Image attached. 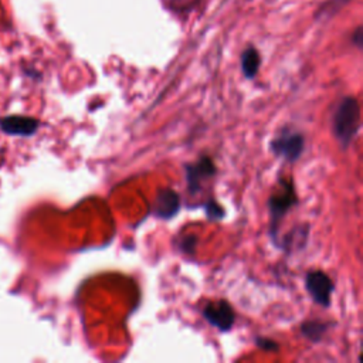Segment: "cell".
Masks as SVG:
<instances>
[{"instance_id":"52a82bcc","label":"cell","mask_w":363,"mask_h":363,"mask_svg":"<svg viewBox=\"0 0 363 363\" xmlns=\"http://www.w3.org/2000/svg\"><path fill=\"white\" fill-rule=\"evenodd\" d=\"M40 123L36 118L23 116V115H11L0 119V130L8 135L18 137H30L36 134Z\"/></svg>"},{"instance_id":"9c48e42d","label":"cell","mask_w":363,"mask_h":363,"mask_svg":"<svg viewBox=\"0 0 363 363\" xmlns=\"http://www.w3.org/2000/svg\"><path fill=\"white\" fill-rule=\"evenodd\" d=\"M260 54L254 47H249L245 50V53L241 54V70L247 78H254L259 73L260 68Z\"/></svg>"},{"instance_id":"277c9868","label":"cell","mask_w":363,"mask_h":363,"mask_svg":"<svg viewBox=\"0 0 363 363\" xmlns=\"http://www.w3.org/2000/svg\"><path fill=\"white\" fill-rule=\"evenodd\" d=\"M305 285L308 293L311 294L312 300L328 308L331 305V297L333 293V283L332 280L322 271H311L307 274Z\"/></svg>"},{"instance_id":"ba28073f","label":"cell","mask_w":363,"mask_h":363,"mask_svg":"<svg viewBox=\"0 0 363 363\" xmlns=\"http://www.w3.org/2000/svg\"><path fill=\"white\" fill-rule=\"evenodd\" d=\"M180 210V199L175 190L164 189L158 193L154 206V214L159 219H172Z\"/></svg>"},{"instance_id":"3957f363","label":"cell","mask_w":363,"mask_h":363,"mask_svg":"<svg viewBox=\"0 0 363 363\" xmlns=\"http://www.w3.org/2000/svg\"><path fill=\"white\" fill-rule=\"evenodd\" d=\"M304 148H305L304 135L290 128H284L281 134L271 142V151L277 156H281L290 162H295L304 152Z\"/></svg>"},{"instance_id":"4fadbf2b","label":"cell","mask_w":363,"mask_h":363,"mask_svg":"<svg viewBox=\"0 0 363 363\" xmlns=\"http://www.w3.org/2000/svg\"><path fill=\"white\" fill-rule=\"evenodd\" d=\"M256 343L259 347L267 352H277L280 349V346L273 339H267V338H257Z\"/></svg>"},{"instance_id":"5bb4252c","label":"cell","mask_w":363,"mask_h":363,"mask_svg":"<svg viewBox=\"0 0 363 363\" xmlns=\"http://www.w3.org/2000/svg\"><path fill=\"white\" fill-rule=\"evenodd\" d=\"M353 40H355V43L360 47L362 46V29L359 27L357 30H356V33H355V37H353Z\"/></svg>"},{"instance_id":"7c38bea8","label":"cell","mask_w":363,"mask_h":363,"mask_svg":"<svg viewBox=\"0 0 363 363\" xmlns=\"http://www.w3.org/2000/svg\"><path fill=\"white\" fill-rule=\"evenodd\" d=\"M196 243H197V238L195 235H187L180 241V250L185 253L193 254V252L196 250Z\"/></svg>"},{"instance_id":"7a4b0ae2","label":"cell","mask_w":363,"mask_h":363,"mask_svg":"<svg viewBox=\"0 0 363 363\" xmlns=\"http://www.w3.org/2000/svg\"><path fill=\"white\" fill-rule=\"evenodd\" d=\"M297 204V193L294 185L291 182H281V190L271 195L269 200L270 216H271V237L277 240V230L280 227V221Z\"/></svg>"},{"instance_id":"5b68a950","label":"cell","mask_w":363,"mask_h":363,"mask_svg":"<svg viewBox=\"0 0 363 363\" xmlns=\"http://www.w3.org/2000/svg\"><path fill=\"white\" fill-rule=\"evenodd\" d=\"M203 316L210 325L220 329L221 332L230 331L235 321V315L231 305L224 300L207 304L203 309Z\"/></svg>"},{"instance_id":"6da1fadb","label":"cell","mask_w":363,"mask_h":363,"mask_svg":"<svg viewBox=\"0 0 363 363\" xmlns=\"http://www.w3.org/2000/svg\"><path fill=\"white\" fill-rule=\"evenodd\" d=\"M333 134L343 148H347L360 128V108L353 97L343 98L333 113Z\"/></svg>"},{"instance_id":"8fae6325","label":"cell","mask_w":363,"mask_h":363,"mask_svg":"<svg viewBox=\"0 0 363 363\" xmlns=\"http://www.w3.org/2000/svg\"><path fill=\"white\" fill-rule=\"evenodd\" d=\"M204 209H206V214L210 220H220L224 217V209L216 200H209L204 204Z\"/></svg>"},{"instance_id":"8992f818","label":"cell","mask_w":363,"mask_h":363,"mask_svg":"<svg viewBox=\"0 0 363 363\" xmlns=\"http://www.w3.org/2000/svg\"><path fill=\"white\" fill-rule=\"evenodd\" d=\"M185 169L190 195H196L202 189V182L216 175V165L209 156L200 158L196 164L186 165Z\"/></svg>"},{"instance_id":"30bf717a","label":"cell","mask_w":363,"mask_h":363,"mask_svg":"<svg viewBox=\"0 0 363 363\" xmlns=\"http://www.w3.org/2000/svg\"><path fill=\"white\" fill-rule=\"evenodd\" d=\"M301 331H302L304 336H307L309 340L319 342L322 339V336L325 335V332L328 331V324H322L318 321H308V322L302 324Z\"/></svg>"}]
</instances>
